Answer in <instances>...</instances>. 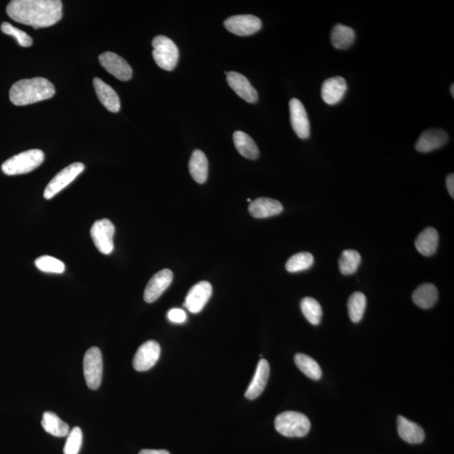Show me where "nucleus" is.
Wrapping results in <instances>:
<instances>
[{
    "label": "nucleus",
    "instance_id": "obj_1",
    "mask_svg": "<svg viewBox=\"0 0 454 454\" xmlns=\"http://www.w3.org/2000/svg\"><path fill=\"white\" fill-rule=\"evenodd\" d=\"M6 11L16 23L35 29L45 28L62 19L63 3L60 0H13Z\"/></svg>",
    "mask_w": 454,
    "mask_h": 454
},
{
    "label": "nucleus",
    "instance_id": "obj_10",
    "mask_svg": "<svg viewBox=\"0 0 454 454\" xmlns=\"http://www.w3.org/2000/svg\"><path fill=\"white\" fill-rule=\"evenodd\" d=\"M160 355V345L156 340H147L138 348L136 355H135L134 369L139 372L149 370L159 361Z\"/></svg>",
    "mask_w": 454,
    "mask_h": 454
},
{
    "label": "nucleus",
    "instance_id": "obj_25",
    "mask_svg": "<svg viewBox=\"0 0 454 454\" xmlns=\"http://www.w3.org/2000/svg\"><path fill=\"white\" fill-rule=\"evenodd\" d=\"M233 142L239 154L250 160L259 158V150L252 138L245 133L238 130L233 134Z\"/></svg>",
    "mask_w": 454,
    "mask_h": 454
},
{
    "label": "nucleus",
    "instance_id": "obj_8",
    "mask_svg": "<svg viewBox=\"0 0 454 454\" xmlns=\"http://www.w3.org/2000/svg\"><path fill=\"white\" fill-rule=\"evenodd\" d=\"M85 167L82 163H74L60 171L48 183L44 190V198L51 200L68 186L75 178L84 171Z\"/></svg>",
    "mask_w": 454,
    "mask_h": 454
},
{
    "label": "nucleus",
    "instance_id": "obj_26",
    "mask_svg": "<svg viewBox=\"0 0 454 454\" xmlns=\"http://www.w3.org/2000/svg\"><path fill=\"white\" fill-rule=\"evenodd\" d=\"M355 40V32L348 26L338 24L331 34V41L335 48L339 50L348 49Z\"/></svg>",
    "mask_w": 454,
    "mask_h": 454
},
{
    "label": "nucleus",
    "instance_id": "obj_29",
    "mask_svg": "<svg viewBox=\"0 0 454 454\" xmlns=\"http://www.w3.org/2000/svg\"><path fill=\"white\" fill-rule=\"evenodd\" d=\"M367 305L366 297L361 292H355L349 297L348 309L351 321L360 322L363 319Z\"/></svg>",
    "mask_w": 454,
    "mask_h": 454
},
{
    "label": "nucleus",
    "instance_id": "obj_36",
    "mask_svg": "<svg viewBox=\"0 0 454 454\" xmlns=\"http://www.w3.org/2000/svg\"><path fill=\"white\" fill-rule=\"evenodd\" d=\"M168 320L173 323H177V324H181V323L185 322L187 320V315L185 311H183L181 309L174 308L170 309L168 313Z\"/></svg>",
    "mask_w": 454,
    "mask_h": 454
},
{
    "label": "nucleus",
    "instance_id": "obj_34",
    "mask_svg": "<svg viewBox=\"0 0 454 454\" xmlns=\"http://www.w3.org/2000/svg\"><path fill=\"white\" fill-rule=\"evenodd\" d=\"M82 443V432L80 427H73L69 431L66 444L63 448L64 454H78Z\"/></svg>",
    "mask_w": 454,
    "mask_h": 454
},
{
    "label": "nucleus",
    "instance_id": "obj_2",
    "mask_svg": "<svg viewBox=\"0 0 454 454\" xmlns=\"http://www.w3.org/2000/svg\"><path fill=\"white\" fill-rule=\"evenodd\" d=\"M54 85L44 78L23 80L13 85L10 90L11 102L17 106H27L54 97Z\"/></svg>",
    "mask_w": 454,
    "mask_h": 454
},
{
    "label": "nucleus",
    "instance_id": "obj_39",
    "mask_svg": "<svg viewBox=\"0 0 454 454\" xmlns=\"http://www.w3.org/2000/svg\"><path fill=\"white\" fill-rule=\"evenodd\" d=\"M450 92H451L452 96H454V85H451Z\"/></svg>",
    "mask_w": 454,
    "mask_h": 454
},
{
    "label": "nucleus",
    "instance_id": "obj_19",
    "mask_svg": "<svg viewBox=\"0 0 454 454\" xmlns=\"http://www.w3.org/2000/svg\"><path fill=\"white\" fill-rule=\"evenodd\" d=\"M248 209L252 216L257 219H263V218L279 215L283 211V207L276 200L257 198L251 202Z\"/></svg>",
    "mask_w": 454,
    "mask_h": 454
},
{
    "label": "nucleus",
    "instance_id": "obj_12",
    "mask_svg": "<svg viewBox=\"0 0 454 454\" xmlns=\"http://www.w3.org/2000/svg\"><path fill=\"white\" fill-rule=\"evenodd\" d=\"M211 295L212 286L211 283L207 281L199 282L192 287L188 293L185 307L189 309L190 312L197 314L202 311Z\"/></svg>",
    "mask_w": 454,
    "mask_h": 454
},
{
    "label": "nucleus",
    "instance_id": "obj_3",
    "mask_svg": "<svg viewBox=\"0 0 454 454\" xmlns=\"http://www.w3.org/2000/svg\"><path fill=\"white\" fill-rule=\"evenodd\" d=\"M42 150H28L8 159L2 164V171L6 176H14L28 173L37 168L44 161Z\"/></svg>",
    "mask_w": 454,
    "mask_h": 454
},
{
    "label": "nucleus",
    "instance_id": "obj_18",
    "mask_svg": "<svg viewBox=\"0 0 454 454\" xmlns=\"http://www.w3.org/2000/svg\"><path fill=\"white\" fill-rule=\"evenodd\" d=\"M269 374V362L265 360H261L259 364H257L254 377H253L245 393L247 399L255 400L264 392L268 384Z\"/></svg>",
    "mask_w": 454,
    "mask_h": 454
},
{
    "label": "nucleus",
    "instance_id": "obj_13",
    "mask_svg": "<svg viewBox=\"0 0 454 454\" xmlns=\"http://www.w3.org/2000/svg\"><path fill=\"white\" fill-rule=\"evenodd\" d=\"M173 278V272L169 269H163L155 274L148 282L145 291H144V300L146 302H155L171 285Z\"/></svg>",
    "mask_w": 454,
    "mask_h": 454
},
{
    "label": "nucleus",
    "instance_id": "obj_32",
    "mask_svg": "<svg viewBox=\"0 0 454 454\" xmlns=\"http://www.w3.org/2000/svg\"><path fill=\"white\" fill-rule=\"evenodd\" d=\"M314 257L309 252H299L292 256L287 261L286 268L288 272L298 273L305 271L312 267Z\"/></svg>",
    "mask_w": 454,
    "mask_h": 454
},
{
    "label": "nucleus",
    "instance_id": "obj_35",
    "mask_svg": "<svg viewBox=\"0 0 454 454\" xmlns=\"http://www.w3.org/2000/svg\"><path fill=\"white\" fill-rule=\"evenodd\" d=\"M2 32L11 36L18 42L19 45L24 47H29L32 45V39L23 30L15 27L10 23H4L1 25Z\"/></svg>",
    "mask_w": 454,
    "mask_h": 454
},
{
    "label": "nucleus",
    "instance_id": "obj_33",
    "mask_svg": "<svg viewBox=\"0 0 454 454\" xmlns=\"http://www.w3.org/2000/svg\"><path fill=\"white\" fill-rule=\"evenodd\" d=\"M35 265L42 272L50 274H63L65 271V264L56 257L42 256L35 261Z\"/></svg>",
    "mask_w": 454,
    "mask_h": 454
},
{
    "label": "nucleus",
    "instance_id": "obj_17",
    "mask_svg": "<svg viewBox=\"0 0 454 454\" xmlns=\"http://www.w3.org/2000/svg\"><path fill=\"white\" fill-rule=\"evenodd\" d=\"M448 141V135L442 129H430L421 135L416 143V149L420 152H430L442 147Z\"/></svg>",
    "mask_w": 454,
    "mask_h": 454
},
{
    "label": "nucleus",
    "instance_id": "obj_37",
    "mask_svg": "<svg viewBox=\"0 0 454 454\" xmlns=\"http://www.w3.org/2000/svg\"><path fill=\"white\" fill-rule=\"evenodd\" d=\"M447 189L449 192V195L452 196V198L454 197V176L453 173L449 174L446 180Z\"/></svg>",
    "mask_w": 454,
    "mask_h": 454
},
{
    "label": "nucleus",
    "instance_id": "obj_24",
    "mask_svg": "<svg viewBox=\"0 0 454 454\" xmlns=\"http://www.w3.org/2000/svg\"><path fill=\"white\" fill-rule=\"evenodd\" d=\"M190 173L195 181L204 183L207 180L209 163L202 151L195 150L191 155L189 164Z\"/></svg>",
    "mask_w": 454,
    "mask_h": 454
},
{
    "label": "nucleus",
    "instance_id": "obj_21",
    "mask_svg": "<svg viewBox=\"0 0 454 454\" xmlns=\"http://www.w3.org/2000/svg\"><path fill=\"white\" fill-rule=\"evenodd\" d=\"M397 429L401 438L410 444L422 443L425 440V432L422 427L408 419L399 416L397 418Z\"/></svg>",
    "mask_w": 454,
    "mask_h": 454
},
{
    "label": "nucleus",
    "instance_id": "obj_9",
    "mask_svg": "<svg viewBox=\"0 0 454 454\" xmlns=\"http://www.w3.org/2000/svg\"><path fill=\"white\" fill-rule=\"evenodd\" d=\"M224 25L227 30L239 37L251 36L262 28L261 20L252 15L231 16L225 20Z\"/></svg>",
    "mask_w": 454,
    "mask_h": 454
},
{
    "label": "nucleus",
    "instance_id": "obj_14",
    "mask_svg": "<svg viewBox=\"0 0 454 454\" xmlns=\"http://www.w3.org/2000/svg\"><path fill=\"white\" fill-rule=\"evenodd\" d=\"M290 121L292 128L300 139L309 137V121L303 104L299 99H292L290 102Z\"/></svg>",
    "mask_w": 454,
    "mask_h": 454
},
{
    "label": "nucleus",
    "instance_id": "obj_15",
    "mask_svg": "<svg viewBox=\"0 0 454 454\" xmlns=\"http://www.w3.org/2000/svg\"><path fill=\"white\" fill-rule=\"evenodd\" d=\"M226 80L231 88L233 89L239 97L247 103L254 104L259 99L257 90L253 88L250 80L243 74L237 72H230L226 74Z\"/></svg>",
    "mask_w": 454,
    "mask_h": 454
},
{
    "label": "nucleus",
    "instance_id": "obj_4",
    "mask_svg": "<svg viewBox=\"0 0 454 454\" xmlns=\"http://www.w3.org/2000/svg\"><path fill=\"white\" fill-rule=\"evenodd\" d=\"M275 429L288 438H302L311 429V422L305 415L296 412L279 414L275 419Z\"/></svg>",
    "mask_w": 454,
    "mask_h": 454
},
{
    "label": "nucleus",
    "instance_id": "obj_20",
    "mask_svg": "<svg viewBox=\"0 0 454 454\" xmlns=\"http://www.w3.org/2000/svg\"><path fill=\"white\" fill-rule=\"evenodd\" d=\"M93 84L96 94H97L99 102L102 103L103 106L109 111L113 113L119 112L121 110V102L116 92L99 78H94Z\"/></svg>",
    "mask_w": 454,
    "mask_h": 454
},
{
    "label": "nucleus",
    "instance_id": "obj_27",
    "mask_svg": "<svg viewBox=\"0 0 454 454\" xmlns=\"http://www.w3.org/2000/svg\"><path fill=\"white\" fill-rule=\"evenodd\" d=\"M42 426L48 434L63 438L68 435L70 429L66 422L61 420L54 412H47L43 414Z\"/></svg>",
    "mask_w": 454,
    "mask_h": 454
},
{
    "label": "nucleus",
    "instance_id": "obj_5",
    "mask_svg": "<svg viewBox=\"0 0 454 454\" xmlns=\"http://www.w3.org/2000/svg\"><path fill=\"white\" fill-rule=\"evenodd\" d=\"M152 56L157 65L166 71H173L180 59V51L176 43L167 37L158 36L152 40Z\"/></svg>",
    "mask_w": 454,
    "mask_h": 454
},
{
    "label": "nucleus",
    "instance_id": "obj_22",
    "mask_svg": "<svg viewBox=\"0 0 454 454\" xmlns=\"http://www.w3.org/2000/svg\"><path fill=\"white\" fill-rule=\"evenodd\" d=\"M439 242V235L438 231L434 227H427L422 231L415 242L417 250L422 255L430 257L434 255L438 250Z\"/></svg>",
    "mask_w": 454,
    "mask_h": 454
},
{
    "label": "nucleus",
    "instance_id": "obj_30",
    "mask_svg": "<svg viewBox=\"0 0 454 454\" xmlns=\"http://www.w3.org/2000/svg\"><path fill=\"white\" fill-rule=\"evenodd\" d=\"M301 311L307 321L314 326L320 324L322 317L321 305L311 297H305L300 303Z\"/></svg>",
    "mask_w": 454,
    "mask_h": 454
},
{
    "label": "nucleus",
    "instance_id": "obj_7",
    "mask_svg": "<svg viewBox=\"0 0 454 454\" xmlns=\"http://www.w3.org/2000/svg\"><path fill=\"white\" fill-rule=\"evenodd\" d=\"M115 226L109 219L96 221L91 227L90 235L97 250L104 255L111 254L114 250Z\"/></svg>",
    "mask_w": 454,
    "mask_h": 454
},
{
    "label": "nucleus",
    "instance_id": "obj_11",
    "mask_svg": "<svg viewBox=\"0 0 454 454\" xmlns=\"http://www.w3.org/2000/svg\"><path fill=\"white\" fill-rule=\"evenodd\" d=\"M100 64L106 68L109 73L121 81H128L133 77V69L129 63L121 56L107 51L99 56Z\"/></svg>",
    "mask_w": 454,
    "mask_h": 454
},
{
    "label": "nucleus",
    "instance_id": "obj_31",
    "mask_svg": "<svg viewBox=\"0 0 454 454\" xmlns=\"http://www.w3.org/2000/svg\"><path fill=\"white\" fill-rule=\"evenodd\" d=\"M360 252L355 250H345L339 259V269L343 275L355 274L361 264Z\"/></svg>",
    "mask_w": 454,
    "mask_h": 454
},
{
    "label": "nucleus",
    "instance_id": "obj_38",
    "mask_svg": "<svg viewBox=\"0 0 454 454\" xmlns=\"http://www.w3.org/2000/svg\"><path fill=\"white\" fill-rule=\"evenodd\" d=\"M139 454H170L167 450H155V449H143Z\"/></svg>",
    "mask_w": 454,
    "mask_h": 454
},
{
    "label": "nucleus",
    "instance_id": "obj_28",
    "mask_svg": "<svg viewBox=\"0 0 454 454\" xmlns=\"http://www.w3.org/2000/svg\"><path fill=\"white\" fill-rule=\"evenodd\" d=\"M295 363L301 372L307 375L309 379L314 381H319L322 376V371L320 365L312 357L298 353L295 357Z\"/></svg>",
    "mask_w": 454,
    "mask_h": 454
},
{
    "label": "nucleus",
    "instance_id": "obj_23",
    "mask_svg": "<svg viewBox=\"0 0 454 454\" xmlns=\"http://www.w3.org/2000/svg\"><path fill=\"white\" fill-rule=\"evenodd\" d=\"M438 299V289L432 283H423L414 291L412 295L413 302L422 309L431 308Z\"/></svg>",
    "mask_w": 454,
    "mask_h": 454
},
{
    "label": "nucleus",
    "instance_id": "obj_6",
    "mask_svg": "<svg viewBox=\"0 0 454 454\" xmlns=\"http://www.w3.org/2000/svg\"><path fill=\"white\" fill-rule=\"evenodd\" d=\"M84 374L87 386L97 390L103 378V357L99 348L93 347L86 352L84 357Z\"/></svg>",
    "mask_w": 454,
    "mask_h": 454
},
{
    "label": "nucleus",
    "instance_id": "obj_16",
    "mask_svg": "<svg viewBox=\"0 0 454 454\" xmlns=\"http://www.w3.org/2000/svg\"><path fill=\"white\" fill-rule=\"evenodd\" d=\"M348 90L346 80L342 77L330 78L323 82L321 97L327 104H337L344 97Z\"/></svg>",
    "mask_w": 454,
    "mask_h": 454
}]
</instances>
